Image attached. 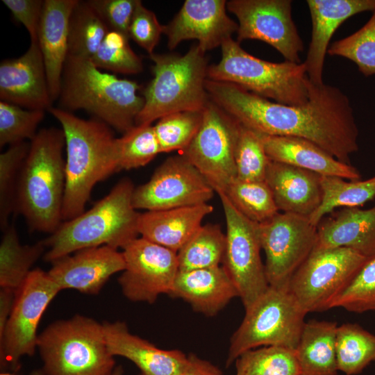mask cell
<instances>
[{"label": "cell", "instance_id": "1", "mask_svg": "<svg viewBox=\"0 0 375 375\" xmlns=\"http://www.w3.org/2000/svg\"><path fill=\"white\" fill-rule=\"evenodd\" d=\"M210 99L241 125L260 134L308 140L351 165L358 150V129L347 96L335 86L308 82L301 106L278 103L233 83L206 79Z\"/></svg>", "mask_w": 375, "mask_h": 375}, {"label": "cell", "instance_id": "2", "mask_svg": "<svg viewBox=\"0 0 375 375\" xmlns=\"http://www.w3.org/2000/svg\"><path fill=\"white\" fill-rule=\"evenodd\" d=\"M48 111L60 122L65 137L63 222L84 212L94 186L119 172L117 138L104 122L80 118L56 107Z\"/></svg>", "mask_w": 375, "mask_h": 375}, {"label": "cell", "instance_id": "3", "mask_svg": "<svg viewBox=\"0 0 375 375\" xmlns=\"http://www.w3.org/2000/svg\"><path fill=\"white\" fill-rule=\"evenodd\" d=\"M63 130L42 128L30 141L19 175L16 211L32 230L53 233L62 223L65 186Z\"/></svg>", "mask_w": 375, "mask_h": 375}, {"label": "cell", "instance_id": "4", "mask_svg": "<svg viewBox=\"0 0 375 375\" xmlns=\"http://www.w3.org/2000/svg\"><path fill=\"white\" fill-rule=\"evenodd\" d=\"M137 82L102 72L90 59L67 56L58 96L59 108L84 110L124 133L135 125L144 103Z\"/></svg>", "mask_w": 375, "mask_h": 375}, {"label": "cell", "instance_id": "5", "mask_svg": "<svg viewBox=\"0 0 375 375\" xmlns=\"http://www.w3.org/2000/svg\"><path fill=\"white\" fill-rule=\"evenodd\" d=\"M133 182L124 178L88 210L61 223L44 242L47 262L82 249L107 245L118 249L139 236L140 213L133 205Z\"/></svg>", "mask_w": 375, "mask_h": 375}, {"label": "cell", "instance_id": "6", "mask_svg": "<svg viewBox=\"0 0 375 375\" xmlns=\"http://www.w3.org/2000/svg\"><path fill=\"white\" fill-rule=\"evenodd\" d=\"M205 53L197 44L183 56L149 55L153 78L142 92L144 103L135 125L152 124L177 112L204 109L210 101L205 87L208 67Z\"/></svg>", "mask_w": 375, "mask_h": 375}, {"label": "cell", "instance_id": "7", "mask_svg": "<svg viewBox=\"0 0 375 375\" xmlns=\"http://www.w3.org/2000/svg\"><path fill=\"white\" fill-rule=\"evenodd\" d=\"M37 349L44 375H112L116 367L103 324L86 316L51 323L38 335Z\"/></svg>", "mask_w": 375, "mask_h": 375}, {"label": "cell", "instance_id": "8", "mask_svg": "<svg viewBox=\"0 0 375 375\" xmlns=\"http://www.w3.org/2000/svg\"><path fill=\"white\" fill-rule=\"evenodd\" d=\"M222 58L208 66L207 78L237 85L256 95L289 106H301L309 98L304 62H272L244 51L230 38L221 45Z\"/></svg>", "mask_w": 375, "mask_h": 375}, {"label": "cell", "instance_id": "9", "mask_svg": "<svg viewBox=\"0 0 375 375\" xmlns=\"http://www.w3.org/2000/svg\"><path fill=\"white\" fill-rule=\"evenodd\" d=\"M307 313L290 290L270 287L249 308L231 338L227 366L244 352L263 346L295 350Z\"/></svg>", "mask_w": 375, "mask_h": 375}, {"label": "cell", "instance_id": "10", "mask_svg": "<svg viewBox=\"0 0 375 375\" xmlns=\"http://www.w3.org/2000/svg\"><path fill=\"white\" fill-rule=\"evenodd\" d=\"M369 260L349 248L314 249L288 290L306 313L327 310Z\"/></svg>", "mask_w": 375, "mask_h": 375}, {"label": "cell", "instance_id": "11", "mask_svg": "<svg viewBox=\"0 0 375 375\" xmlns=\"http://www.w3.org/2000/svg\"><path fill=\"white\" fill-rule=\"evenodd\" d=\"M61 291L47 272L33 269L15 294L3 334L0 337V365L17 372L23 356L37 349V331L49 303Z\"/></svg>", "mask_w": 375, "mask_h": 375}, {"label": "cell", "instance_id": "12", "mask_svg": "<svg viewBox=\"0 0 375 375\" xmlns=\"http://www.w3.org/2000/svg\"><path fill=\"white\" fill-rule=\"evenodd\" d=\"M241 124L210 99L200 128L183 155L217 194L237 179L235 153Z\"/></svg>", "mask_w": 375, "mask_h": 375}, {"label": "cell", "instance_id": "13", "mask_svg": "<svg viewBox=\"0 0 375 375\" xmlns=\"http://www.w3.org/2000/svg\"><path fill=\"white\" fill-rule=\"evenodd\" d=\"M218 195L226 226L222 266L233 282L246 310L269 288L260 256L258 224L240 213L224 193Z\"/></svg>", "mask_w": 375, "mask_h": 375}, {"label": "cell", "instance_id": "14", "mask_svg": "<svg viewBox=\"0 0 375 375\" xmlns=\"http://www.w3.org/2000/svg\"><path fill=\"white\" fill-rule=\"evenodd\" d=\"M258 232L269 286L288 289L293 275L315 247L317 226L307 217L278 212L258 224Z\"/></svg>", "mask_w": 375, "mask_h": 375}, {"label": "cell", "instance_id": "15", "mask_svg": "<svg viewBox=\"0 0 375 375\" xmlns=\"http://www.w3.org/2000/svg\"><path fill=\"white\" fill-rule=\"evenodd\" d=\"M290 0H230L227 10L238 20L237 41L258 40L276 49L286 61L301 63L303 41L292 18Z\"/></svg>", "mask_w": 375, "mask_h": 375}, {"label": "cell", "instance_id": "16", "mask_svg": "<svg viewBox=\"0 0 375 375\" xmlns=\"http://www.w3.org/2000/svg\"><path fill=\"white\" fill-rule=\"evenodd\" d=\"M125 269L118 279L130 301L153 303L170 294L179 272L177 253L142 237L122 248Z\"/></svg>", "mask_w": 375, "mask_h": 375}, {"label": "cell", "instance_id": "17", "mask_svg": "<svg viewBox=\"0 0 375 375\" xmlns=\"http://www.w3.org/2000/svg\"><path fill=\"white\" fill-rule=\"evenodd\" d=\"M215 190L183 156L167 158L147 183L135 188L133 205L147 211L207 203Z\"/></svg>", "mask_w": 375, "mask_h": 375}, {"label": "cell", "instance_id": "18", "mask_svg": "<svg viewBox=\"0 0 375 375\" xmlns=\"http://www.w3.org/2000/svg\"><path fill=\"white\" fill-rule=\"evenodd\" d=\"M225 0H186L167 25L164 34L170 50L186 40H197L206 52L219 46L237 33L238 24L226 13Z\"/></svg>", "mask_w": 375, "mask_h": 375}, {"label": "cell", "instance_id": "19", "mask_svg": "<svg viewBox=\"0 0 375 375\" xmlns=\"http://www.w3.org/2000/svg\"><path fill=\"white\" fill-rule=\"evenodd\" d=\"M47 272L60 290L97 294L113 274L123 272L122 252L107 245L88 247L59 258Z\"/></svg>", "mask_w": 375, "mask_h": 375}, {"label": "cell", "instance_id": "20", "mask_svg": "<svg viewBox=\"0 0 375 375\" xmlns=\"http://www.w3.org/2000/svg\"><path fill=\"white\" fill-rule=\"evenodd\" d=\"M0 99L31 110L52 107L46 69L38 42L21 56L0 63Z\"/></svg>", "mask_w": 375, "mask_h": 375}, {"label": "cell", "instance_id": "21", "mask_svg": "<svg viewBox=\"0 0 375 375\" xmlns=\"http://www.w3.org/2000/svg\"><path fill=\"white\" fill-rule=\"evenodd\" d=\"M312 36L304 62L310 81L324 83L323 67L328 44L337 28L358 13L375 10V0H308Z\"/></svg>", "mask_w": 375, "mask_h": 375}, {"label": "cell", "instance_id": "22", "mask_svg": "<svg viewBox=\"0 0 375 375\" xmlns=\"http://www.w3.org/2000/svg\"><path fill=\"white\" fill-rule=\"evenodd\" d=\"M103 327L110 353L129 360L143 375H179L188 363L182 351L158 348L130 333L124 322H103Z\"/></svg>", "mask_w": 375, "mask_h": 375}, {"label": "cell", "instance_id": "23", "mask_svg": "<svg viewBox=\"0 0 375 375\" xmlns=\"http://www.w3.org/2000/svg\"><path fill=\"white\" fill-rule=\"evenodd\" d=\"M321 178L315 172L269 160L265 181L278 210L309 218L322 201Z\"/></svg>", "mask_w": 375, "mask_h": 375}, {"label": "cell", "instance_id": "24", "mask_svg": "<svg viewBox=\"0 0 375 375\" xmlns=\"http://www.w3.org/2000/svg\"><path fill=\"white\" fill-rule=\"evenodd\" d=\"M349 248L368 260L375 258V206L344 208L317 226L315 249Z\"/></svg>", "mask_w": 375, "mask_h": 375}, {"label": "cell", "instance_id": "25", "mask_svg": "<svg viewBox=\"0 0 375 375\" xmlns=\"http://www.w3.org/2000/svg\"><path fill=\"white\" fill-rule=\"evenodd\" d=\"M78 0H44L38 42L46 69L53 102L58 99L68 55V25Z\"/></svg>", "mask_w": 375, "mask_h": 375}, {"label": "cell", "instance_id": "26", "mask_svg": "<svg viewBox=\"0 0 375 375\" xmlns=\"http://www.w3.org/2000/svg\"><path fill=\"white\" fill-rule=\"evenodd\" d=\"M169 295L182 299L194 310L209 317L217 315L231 300L239 297L222 265L179 271Z\"/></svg>", "mask_w": 375, "mask_h": 375}, {"label": "cell", "instance_id": "27", "mask_svg": "<svg viewBox=\"0 0 375 375\" xmlns=\"http://www.w3.org/2000/svg\"><path fill=\"white\" fill-rule=\"evenodd\" d=\"M259 135L271 160L296 166L321 176H338L350 181L361 178L356 167L339 161L308 140L292 136Z\"/></svg>", "mask_w": 375, "mask_h": 375}, {"label": "cell", "instance_id": "28", "mask_svg": "<svg viewBox=\"0 0 375 375\" xmlns=\"http://www.w3.org/2000/svg\"><path fill=\"white\" fill-rule=\"evenodd\" d=\"M212 211L213 207L207 203L140 213L139 235L177 253Z\"/></svg>", "mask_w": 375, "mask_h": 375}, {"label": "cell", "instance_id": "29", "mask_svg": "<svg viewBox=\"0 0 375 375\" xmlns=\"http://www.w3.org/2000/svg\"><path fill=\"white\" fill-rule=\"evenodd\" d=\"M335 322H306L295 349L299 375H337Z\"/></svg>", "mask_w": 375, "mask_h": 375}, {"label": "cell", "instance_id": "30", "mask_svg": "<svg viewBox=\"0 0 375 375\" xmlns=\"http://www.w3.org/2000/svg\"><path fill=\"white\" fill-rule=\"evenodd\" d=\"M0 288L15 292L22 286L35 262L45 253L44 241L31 245L20 243L13 223L1 231Z\"/></svg>", "mask_w": 375, "mask_h": 375}, {"label": "cell", "instance_id": "31", "mask_svg": "<svg viewBox=\"0 0 375 375\" xmlns=\"http://www.w3.org/2000/svg\"><path fill=\"white\" fill-rule=\"evenodd\" d=\"M110 31L88 1L78 0L68 25V55L91 59Z\"/></svg>", "mask_w": 375, "mask_h": 375}, {"label": "cell", "instance_id": "32", "mask_svg": "<svg viewBox=\"0 0 375 375\" xmlns=\"http://www.w3.org/2000/svg\"><path fill=\"white\" fill-rule=\"evenodd\" d=\"M322 201L309 217L317 226L324 215L336 208L358 207L375 198V176L365 181H345L338 176H322Z\"/></svg>", "mask_w": 375, "mask_h": 375}, {"label": "cell", "instance_id": "33", "mask_svg": "<svg viewBox=\"0 0 375 375\" xmlns=\"http://www.w3.org/2000/svg\"><path fill=\"white\" fill-rule=\"evenodd\" d=\"M335 345L338 371L347 375L360 374L375 362V335L358 324L338 326Z\"/></svg>", "mask_w": 375, "mask_h": 375}, {"label": "cell", "instance_id": "34", "mask_svg": "<svg viewBox=\"0 0 375 375\" xmlns=\"http://www.w3.org/2000/svg\"><path fill=\"white\" fill-rule=\"evenodd\" d=\"M226 247V235L218 224L201 225L177 252L179 271L220 266Z\"/></svg>", "mask_w": 375, "mask_h": 375}, {"label": "cell", "instance_id": "35", "mask_svg": "<svg viewBox=\"0 0 375 375\" xmlns=\"http://www.w3.org/2000/svg\"><path fill=\"white\" fill-rule=\"evenodd\" d=\"M224 194L240 213L255 223L265 222L279 212L265 181L236 179Z\"/></svg>", "mask_w": 375, "mask_h": 375}, {"label": "cell", "instance_id": "36", "mask_svg": "<svg viewBox=\"0 0 375 375\" xmlns=\"http://www.w3.org/2000/svg\"><path fill=\"white\" fill-rule=\"evenodd\" d=\"M235 362V375H299L295 350L284 347L252 349Z\"/></svg>", "mask_w": 375, "mask_h": 375}, {"label": "cell", "instance_id": "37", "mask_svg": "<svg viewBox=\"0 0 375 375\" xmlns=\"http://www.w3.org/2000/svg\"><path fill=\"white\" fill-rule=\"evenodd\" d=\"M30 142L24 141L12 145L0 154V227L6 228L10 216L16 211L17 193L23 162Z\"/></svg>", "mask_w": 375, "mask_h": 375}, {"label": "cell", "instance_id": "38", "mask_svg": "<svg viewBox=\"0 0 375 375\" xmlns=\"http://www.w3.org/2000/svg\"><path fill=\"white\" fill-rule=\"evenodd\" d=\"M117 144L119 171L143 167L161 153L153 126L149 124L135 125L117 138Z\"/></svg>", "mask_w": 375, "mask_h": 375}, {"label": "cell", "instance_id": "39", "mask_svg": "<svg viewBox=\"0 0 375 375\" xmlns=\"http://www.w3.org/2000/svg\"><path fill=\"white\" fill-rule=\"evenodd\" d=\"M203 110L181 111L165 115L153 126L161 153L185 150L197 133Z\"/></svg>", "mask_w": 375, "mask_h": 375}, {"label": "cell", "instance_id": "40", "mask_svg": "<svg viewBox=\"0 0 375 375\" xmlns=\"http://www.w3.org/2000/svg\"><path fill=\"white\" fill-rule=\"evenodd\" d=\"M327 53L352 60L365 76L375 74V10L361 28L335 41L328 47Z\"/></svg>", "mask_w": 375, "mask_h": 375}, {"label": "cell", "instance_id": "41", "mask_svg": "<svg viewBox=\"0 0 375 375\" xmlns=\"http://www.w3.org/2000/svg\"><path fill=\"white\" fill-rule=\"evenodd\" d=\"M129 38L110 31L91 58L98 69H104L124 74H136L143 70L140 58L131 49Z\"/></svg>", "mask_w": 375, "mask_h": 375}, {"label": "cell", "instance_id": "42", "mask_svg": "<svg viewBox=\"0 0 375 375\" xmlns=\"http://www.w3.org/2000/svg\"><path fill=\"white\" fill-rule=\"evenodd\" d=\"M269 160L259 133L241 125L235 153L237 179L265 181Z\"/></svg>", "mask_w": 375, "mask_h": 375}, {"label": "cell", "instance_id": "43", "mask_svg": "<svg viewBox=\"0 0 375 375\" xmlns=\"http://www.w3.org/2000/svg\"><path fill=\"white\" fill-rule=\"evenodd\" d=\"M44 117V110L24 108L0 101V147L32 140Z\"/></svg>", "mask_w": 375, "mask_h": 375}, {"label": "cell", "instance_id": "44", "mask_svg": "<svg viewBox=\"0 0 375 375\" xmlns=\"http://www.w3.org/2000/svg\"><path fill=\"white\" fill-rule=\"evenodd\" d=\"M342 308L362 313L375 311V258L361 268L349 285L333 302L331 308Z\"/></svg>", "mask_w": 375, "mask_h": 375}, {"label": "cell", "instance_id": "45", "mask_svg": "<svg viewBox=\"0 0 375 375\" xmlns=\"http://www.w3.org/2000/svg\"><path fill=\"white\" fill-rule=\"evenodd\" d=\"M164 29L165 25L160 24L156 14L138 0L129 27V38L151 55Z\"/></svg>", "mask_w": 375, "mask_h": 375}, {"label": "cell", "instance_id": "46", "mask_svg": "<svg viewBox=\"0 0 375 375\" xmlns=\"http://www.w3.org/2000/svg\"><path fill=\"white\" fill-rule=\"evenodd\" d=\"M88 1L110 31L120 33L129 38V27L138 0H88Z\"/></svg>", "mask_w": 375, "mask_h": 375}, {"label": "cell", "instance_id": "47", "mask_svg": "<svg viewBox=\"0 0 375 375\" xmlns=\"http://www.w3.org/2000/svg\"><path fill=\"white\" fill-rule=\"evenodd\" d=\"M43 0H2L14 18L27 30L31 42H38V34L42 17Z\"/></svg>", "mask_w": 375, "mask_h": 375}, {"label": "cell", "instance_id": "48", "mask_svg": "<svg viewBox=\"0 0 375 375\" xmlns=\"http://www.w3.org/2000/svg\"><path fill=\"white\" fill-rule=\"evenodd\" d=\"M188 357V363L179 375H222L221 370L210 362L194 354Z\"/></svg>", "mask_w": 375, "mask_h": 375}, {"label": "cell", "instance_id": "49", "mask_svg": "<svg viewBox=\"0 0 375 375\" xmlns=\"http://www.w3.org/2000/svg\"><path fill=\"white\" fill-rule=\"evenodd\" d=\"M15 292L0 289V337L3 334L14 303Z\"/></svg>", "mask_w": 375, "mask_h": 375}, {"label": "cell", "instance_id": "50", "mask_svg": "<svg viewBox=\"0 0 375 375\" xmlns=\"http://www.w3.org/2000/svg\"><path fill=\"white\" fill-rule=\"evenodd\" d=\"M124 370L121 365L116 366L112 375H123Z\"/></svg>", "mask_w": 375, "mask_h": 375}, {"label": "cell", "instance_id": "51", "mask_svg": "<svg viewBox=\"0 0 375 375\" xmlns=\"http://www.w3.org/2000/svg\"><path fill=\"white\" fill-rule=\"evenodd\" d=\"M30 375H44L42 369L33 370L30 373Z\"/></svg>", "mask_w": 375, "mask_h": 375}, {"label": "cell", "instance_id": "52", "mask_svg": "<svg viewBox=\"0 0 375 375\" xmlns=\"http://www.w3.org/2000/svg\"><path fill=\"white\" fill-rule=\"evenodd\" d=\"M0 375H15V374L11 372H1Z\"/></svg>", "mask_w": 375, "mask_h": 375}, {"label": "cell", "instance_id": "53", "mask_svg": "<svg viewBox=\"0 0 375 375\" xmlns=\"http://www.w3.org/2000/svg\"><path fill=\"white\" fill-rule=\"evenodd\" d=\"M140 375H143V374H140Z\"/></svg>", "mask_w": 375, "mask_h": 375}]
</instances>
